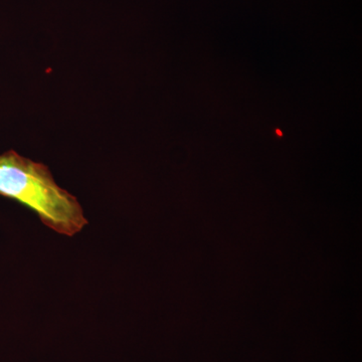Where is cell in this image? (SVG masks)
I'll return each instance as SVG.
<instances>
[{
	"mask_svg": "<svg viewBox=\"0 0 362 362\" xmlns=\"http://www.w3.org/2000/svg\"><path fill=\"white\" fill-rule=\"evenodd\" d=\"M0 194L30 207L61 235L73 237L87 226L80 202L57 185L49 169L16 152L0 156Z\"/></svg>",
	"mask_w": 362,
	"mask_h": 362,
	"instance_id": "6da1fadb",
	"label": "cell"
}]
</instances>
